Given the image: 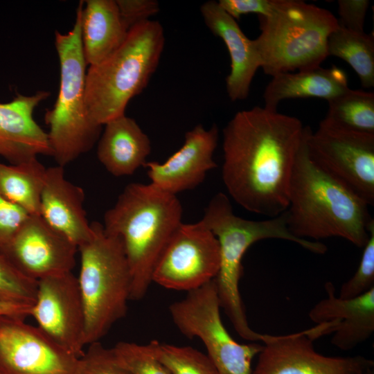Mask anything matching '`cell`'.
Wrapping results in <instances>:
<instances>
[{
	"label": "cell",
	"instance_id": "6da1fadb",
	"mask_svg": "<svg viewBox=\"0 0 374 374\" xmlns=\"http://www.w3.org/2000/svg\"><path fill=\"white\" fill-rule=\"evenodd\" d=\"M305 131L299 118L265 107L237 112L223 130L222 177L232 199L269 217L285 212Z\"/></svg>",
	"mask_w": 374,
	"mask_h": 374
},
{
	"label": "cell",
	"instance_id": "7a4b0ae2",
	"mask_svg": "<svg viewBox=\"0 0 374 374\" xmlns=\"http://www.w3.org/2000/svg\"><path fill=\"white\" fill-rule=\"evenodd\" d=\"M308 128L290 180L287 227L301 239L339 237L363 248L373 220L369 205L313 161L306 143Z\"/></svg>",
	"mask_w": 374,
	"mask_h": 374
},
{
	"label": "cell",
	"instance_id": "3957f363",
	"mask_svg": "<svg viewBox=\"0 0 374 374\" xmlns=\"http://www.w3.org/2000/svg\"><path fill=\"white\" fill-rule=\"evenodd\" d=\"M183 208L176 195L154 185L131 183L104 215L105 231L118 237L129 264L130 300L142 299L155 265L182 223Z\"/></svg>",
	"mask_w": 374,
	"mask_h": 374
},
{
	"label": "cell",
	"instance_id": "277c9868",
	"mask_svg": "<svg viewBox=\"0 0 374 374\" xmlns=\"http://www.w3.org/2000/svg\"><path fill=\"white\" fill-rule=\"evenodd\" d=\"M199 222L218 240L220 267L214 281L220 308L242 339L251 342L262 341L263 334L252 330L248 323L239 290L242 260L247 250L264 239L290 241L317 254L325 253L327 247L318 241L294 236L287 227L285 211L276 217L257 221L236 215L230 199L222 193L211 199Z\"/></svg>",
	"mask_w": 374,
	"mask_h": 374
},
{
	"label": "cell",
	"instance_id": "5b68a950",
	"mask_svg": "<svg viewBox=\"0 0 374 374\" xmlns=\"http://www.w3.org/2000/svg\"><path fill=\"white\" fill-rule=\"evenodd\" d=\"M164 45L162 26L148 19L130 28L122 44L108 57L89 67L85 103L94 122L103 126L125 114L130 100L147 87Z\"/></svg>",
	"mask_w": 374,
	"mask_h": 374
},
{
	"label": "cell",
	"instance_id": "8992f818",
	"mask_svg": "<svg viewBox=\"0 0 374 374\" xmlns=\"http://www.w3.org/2000/svg\"><path fill=\"white\" fill-rule=\"evenodd\" d=\"M258 19L261 32L253 40L260 67L272 77L321 66L328 37L339 26L329 10L300 0H274Z\"/></svg>",
	"mask_w": 374,
	"mask_h": 374
},
{
	"label": "cell",
	"instance_id": "52a82bcc",
	"mask_svg": "<svg viewBox=\"0 0 374 374\" xmlns=\"http://www.w3.org/2000/svg\"><path fill=\"white\" fill-rule=\"evenodd\" d=\"M84 1L76 10L71 30L55 31V45L60 66L58 96L52 109L46 110L44 121L51 155L64 167L88 152L98 141L102 125L89 116L85 103L87 63L81 39V12Z\"/></svg>",
	"mask_w": 374,
	"mask_h": 374
},
{
	"label": "cell",
	"instance_id": "ba28073f",
	"mask_svg": "<svg viewBox=\"0 0 374 374\" xmlns=\"http://www.w3.org/2000/svg\"><path fill=\"white\" fill-rule=\"evenodd\" d=\"M89 239L78 247V285L85 314V344L100 341L123 319L130 300L132 276L121 240L93 222Z\"/></svg>",
	"mask_w": 374,
	"mask_h": 374
},
{
	"label": "cell",
	"instance_id": "9c48e42d",
	"mask_svg": "<svg viewBox=\"0 0 374 374\" xmlns=\"http://www.w3.org/2000/svg\"><path fill=\"white\" fill-rule=\"evenodd\" d=\"M220 308L213 280L172 303L169 311L183 335L202 341L218 374H252V360L262 345L235 341L223 324Z\"/></svg>",
	"mask_w": 374,
	"mask_h": 374
},
{
	"label": "cell",
	"instance_id": "30bf717a",
	"mask_svg": "<svg viewBox=\"0 0 374 374\" xmlns=\"http://www.w3.org/2000/svg\"><path fill=\"white\" fill-rule=\"evenodd\" d=\"M306 143L317 166L374 204V134L320 123L315 132L308 126Z\"/></svg>",
	"mask_w": 374,
	"mask_h": 374
},
{
	"label": "cell",
	"instance_id": "8fae6325",
	"mask_svg": "<svg viewBox=\"0 0 374 374\" xmlns=\"http://www.w3.org/2000/svg\"><path fill=\"white\" fill-rule=\"evenodd\" d=\"M219 267L214 234L199 222H182L157 260L152 280L164 288L188 292L214 280Z\"/></svg>",
	"mask_w": 374,
	"mask_h": 374
},
{
	"label": "cell",
	"instance_id": "7c38bea8",
	"mask_svg": "<svg viewBox=\"0 0 374 374\" xmlns=\"http://www.w3.org/2000/svg\"><path fill=\"white\" fill-rule=\"evenodd\" d=\"M32 316L47 336L80 358L85 347V314L78 278L72 272L37 280Z\"/></svg>",
	"mask_w": 374,
	"mask_h": 374
},
{
	"label": "cell",
	"instance_id": "4fadbf2b",
	"mask_svg": "<svg viewBox=\"0 0 374 374\" xmlns=\"http://www.w3.org/2000/svg\"><path fill=\"white\" fill-rule=\"evenodd\" d=\"M78 362L37 326L0 317V374H75Z\"/></svg>",
	"mask_w": 374,
	"mask_h": 374
},
{
	"label": "cell",
	"instance_id": "5bb4252c",
	"mask_svg": "<svg viewBox=\"0 0 374 374\" xmlns=\"http://www.w3.org/2000/svg\"><path fill=\"white\" fill-rule=\"evenodd\" d=\"M252 374H364L373 361L362 356L329 357L317 352L307 331L263 335Z\"/></svg>",
	"mask_w": 374,
	"mask_h": 374
},
{
	"label": "cell",
	"instance_id": "9a60e30c",
	"mask_svg": "<svg viewBox=\"0 0 374 374\" xmlns=\"http://www.w3.org/2000/svg\"><path fill=\"white\" fill-rule=\"evenodd\" d=\"M78 251L40 215H29L3 254L25 276L38 280L72 272Z\"/></svg>",
	"mask_w": 374,
	"mask_h": 374
},
{
	"label": "cell",
	"instance_id": "2e32d148",
	"mask_svg": "<svg viewBox=\"0 0 374 374\" xmlns=\"http://www.w3.org/2000/svg\"><path fill=\"white\" fill-rule=\"evenodd\" d=\"M218 136L216 125L206 129L199 124L186 132L182 146L165 162H146L150 184L175 195L198 186L217 167L213 154Z\"/></svg>",
	"mask_w": 374,
	"mask_h": 374
},
{
	"label": "cell",
	"instance_id": "e0dca14e",
	"mask_svg": "<svg viewBox=\"0 0 374 374\" xmlns=\"http://www.w3.org/2000/svg\"><path fill=\"white\" fill-rule=\"evenodd\" d=\"M325 289L326 297L314 305L309 317L321 326L323 335L334 333L333 346L341 350H352L374 332V287L353 299L336 296L330 282Z\"/></svg>",
	"mask_w": 374,
	"mask_h": 374
},
{
	"label": "cell",
	"instance_id": "ac0fdd59",
	"mask_svg": "<svg viewBox=\"0 0 374 374\" xmlns=\"http://www.w3.org/2000/svg\"><path fill=\"white\" fill-rule=\"evenodd\" d=\"M49 96L46 91L31 96L17 93L11 101L0 103V156L10 164L51 155L47 132L33 118L35 109Z\"/></svg>",
	"mask_w": 374,
	"mask_h": 374
},
{
	"label": "cell",
	"instance_id": "d6986e66",
	"mask_svg": "<svg viewBox=\"0 0 374 374\" xmlns=\"http://www.w3.org/2000/svg\"><path fill=\"white\" fill-rule=\"evenodd\" d=\"M84 201V190L66 178L64 167L57 165L46 169L39 215L78 248L89 239L92 232Z\"/></svg>",
	"mask_w": 374,
	"mask_h": 374
},
{
	"label": "cell",
	"instance_id": "ffe728a7",
	"mask_svg": "<svg viewBox=\"0 0 374 374\" xmlns=\"http://www.w3.org/2000/svg\"><path fill=\"white\" fill-rule=\"evenodd\" d=\"M200 11L205 24L225 44L231 59V71L226 87L232 101L247 98L251 83L260 67V57L254 40L249 39L236 20L229 16L217 1L204 3Z\"/></svg>",
	"mask_w": 374,
	"mask_h": 374
},
{
	"label": "cell",
	"instance_id": "44dd1931",
	"mask_svg": "<svg viewBox=\"0 0 374 374\" xmlns=\"http://www.w3.org/2000/svg\"><path fill=\"white\" fill-rule=\"evenodd\" d=\"M104 125L98 141L97 157L105 168L113 176L124 177L144 167L151 143L138 123L124 114Z\"/></svg>",
	"mask_w": 374,
	"mask_h": 374
},
{
	"label": "cell",
	"instance_id": "7402d4cb",
	"mask_svg": "<svg viewBox=\"0 0 374 374\" xmlns=\"http://www.w3.org/2000/svg\"><path fill=\"white\" fill-rule=\"evenodd\" d=\"M349 89L346 72L335 66L279 73L265 88V107L277 110L281 100L290 98H319L328 101Z\"/></svg>",
	"mask_w": 374,
	"mask_h": 374
},
{
	"label": "cell",
	"instance_id": "603a6c76",
	"mask_svg": "<svg viewBox=\"0 0 374 374\" xmlns=\"http://www.w3.org/2000/svg\"><path fill=\"white\" fill-rule=\"evenodd\" d=\"M81 12V39L87 65H96L124 42L129 30L119 14L116 0H87Z\"/></svg>",
	"mask_w": 374,
	"mask_h": 374
},
{
	"label": "cell",
	"instance_id": "cb8c5ba5",
	"mask_svg": "<svg viewBox=\"0 0 374 374\" xmlns=\"http://www.w3.org/2000/svg\"><path fill=\"white\" fill-rule=\"evenodd\" d=\"M46 169L37 158L19 164L0 161V193L28 214L39 215Z\"/></svg>",
	"mask_w": 374,
	"mask_h": 374
},
{
	"label": "cell",
	"instance_id": "d4e9b609",
	"mask_svg": "<svg viewBox=\"0 0 374 374\" xmlns=\"http://www.w3.org/2000/svg\"><path fill=\"white\" fill-rule=\"evenodd\" d=\"M328 55L346 61L366 88L374 87V39L364 31H355L341 26L328 39Z\"/></svg>",
	"mask_w": 374,
	"mask_h": 374
},
{
	"label": "cell",
	"instance_id": "484cf974",
	"mask_svg": "<svg viewBox=\"0 0 374 374\" xmlns=\"http://www.w3.org/2000/svg\"><path fill=\"white\" fill-rule=\"evenodd\" d=\"M320 123L348 131L374 134V93L348 89L330 100Z\"/></svg>",
	"mask_w": 374,
	"mask_h": 374
},
{
	"label": "cell",
	"instance_id": "4316f807",
	"mask_svg": "<svg viewBox=\"0 0 374 374\" xmlns=\"http://www.w3.org/2000/svg\"><path fill=\"white\" fill-rule=\"evenodd\" d=\"M150 350L172 374H218L208 357L190 346H179L152 340Z\"/></svg>",
	"mask_w": 374,
	"mask_h": 374
},
{
	"label": "cell",
	"instance_id": "83f0119b",
	"mask_svg": "<svg viewBox=\"0 0 374 374\" xmlns=\"http://www.w3.org/2000/svg\"><path fill=\"white\" fill-rule=\"evenodd\" d=\"M37 291V280L25 276L0 253V300L33 305Z\"/></svg>",
	"mask_w": 374,
	"mask_h": 374
},
{
	"label": "cell",
	"instance_id": "f1b7e54d",
	"mask_svg": "<svg viewBox=\"0 0 374 374\" xmlns=\"http://www.w3.org/2000/svg\"><path fill=\"white\" fill-rule=\"evenodd\" d=\"M112 350L120 362L132 374H172L156 358L148 344L120 341Z\"/></svg>",
	"mask_w": 374,
	"mask_h": 374
},
{
	"label": "cell",
	"instance_id": "f546056e",
	"mask_svg": "<svg viewBox=\"0 0 374 374\" xmlns=\"http://www.w3.org/2000/svg\"><path fill=\"white\" fill-rule=\"evenodd\" d=\"M363 249L355 274L341 287V299L357 297L374 287V220L370 224L369 237Z\"/></svg>",
	"mask_w": 374,
	"mask_h": 374
},
{
	"label": "cell",
	"instance_id": "4dcf8cb0",
	"mask_svg": "<svg viewBox=\"0 0 374 374\" xmlns=\"http://www.w3.org/2000/svg\"><path fill=\"white\" fill-rule=\"evenodd\" d=\"M75 374H132L118 359L112 348L105 347L100 341L88 345L79 358Z\"/></svg>",
	"mask_w": 374,
	"mask_h": 374
},
{
	"label": "cell",
	"instance_id": "1f68e13d",
	"mask_svg": "<svg viewBox=\"0 0 374 374\" xmlns=\"http://www.w3.org/2000/svg\"><path fill=\"white\" fill-rule=\"evenodd\" d=\"M29 214L0 193V253H3Z\"/></svg>",
	"mask_w": 374,
	"mask_h": 374
},
{
	"label": "cell",
	"instance_id": "d6a6232c",
	"mask_svg": "<svg viewBox=\"0 0 374 374\" xmlns=\"http://www.w3.org/2000/svg\"><path fill=\"white\" fill-rule=\"evenodd\" d=\"M120 16L128 30L150 19L159 11L155 0H116Z\"/></svg>",
	"mask_w": 374,
	"mask_h": 374
},
{
	"label": "cell",
	"instance_id": "836d02e7",
	"mask_svg": "<svg viewBox=\"0 0 374 374\" xmlns=\"http://www.w3.org/2000/svg\"><path fill=\"white\" fill-rule=\"evenodd\" d=\"M339 25L351 30L364 31V25L370 4L368 0H339Z\"/></svg>",
	"mask_w": 374,
	"mask_h": 374
},
{
	"label": "cell",
	"instance_id": "e575fe53",
	"mask_svg": "<svg viewBox=\"0 0 374 374\" xmlns=\"http://www.w3.org/2000/svg\"><path fill=\"white\" fill-rule=\"evenodd\" d=\"M217 3L224 12L236 20L249 13L267 15L272 9L274 0H220Z\"/></svg>",
	"mask_w": 374,
	"mask_h": 374
},
{
	"label": "cell",
	"instance_id": "d590c367",
	"mask_svg": "<svg viewBox=\"0 0 374 374\" xmlns=\"http://www.w3.org/2000/svg\"><path fill=\"white\" fill-rule=\"evenodd\" d=\"M32 306L0 300V317L10 316L25 319L27 317L30 316Z\"/></svg>",
	"mask_w": 374,
	"mask_h": 374
},
{
	"label": "cell",
	"instance_id": "8d00e7d4",
	"mask_svg": "<svg viewBox=\"0 0 374 374\" xmlns=\"http://www.w3.org/2000/svg\"><path fill=\"white\" fill-rule=\"evenodd\" d=\"M364 374H371V369L367 371L366 373H364Z\"/></svg>",
	"mask_w": 374,
	"mask_h": 374
}]
</instances>
